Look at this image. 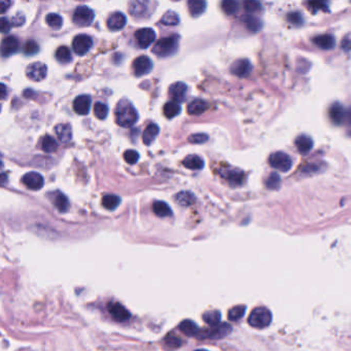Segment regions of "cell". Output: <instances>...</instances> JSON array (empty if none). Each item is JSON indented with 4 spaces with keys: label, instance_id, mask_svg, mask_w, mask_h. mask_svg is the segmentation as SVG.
<instances>
[{
    "label": "cell",
    "instance_id": "6da1fadb",
    "mask_svg": "<svg viewBox=\"0 0 351 351\" xmlns=\"http://www.w3.org/2000/svg\"><path fill=\"white\" fill-rule=\"evenodd\" d=\"M114 114L116 123L124 128H130L138 121L137 111L127 99H122L118 103Z\"/></svg>",
    "mask_w": 351,
    "mask_h": 351
},
{
    "label": "cell",
    "instance_id": "7a4b0ae2",
    "mask_svg": "<svg viewBox=\"0 0 351 351\" xmlns=\"http://www.w3.org/2000/svg\"><path fill=\"white\" fill-rule=\"evenodd\" d=\"M179 46V37L178 35H171V37L159 39L152 48V53L155 55L166 58L172 56L178 50Z\"/></svg>",
    "mask_w": 351,
    "mask_h": 351
},
{
    "label": "cell",
    "instance_id": "3957f363",
    "mask_svg": "<svg viewBox=\"0 0 351 351\" xmlns=\"http://www.w3.org/2000/svg\"><path fill=\"white\" fill-rule=\"evenodd\" d=\"M272 321V313L265 307H258L253 310L248 317L249 325L256 329H265Z\"/></svg>",
    "mask_w": 351,
    "mask_h": 351
},
{
    "label": "cell",
    "instance_id": "277c9868",
    "mask_svg": "<svg viewBox=\"0 0 351 351\" xmlns=\"http://www.w3.org/2000/svg\"><path fill=\"white\" fill-rule=\"evenodd\" d=\"M232 332V327L228 323H219L217 326H211L207 329L200 330L199 334L197 335V338L199 339H212L218 340L227 337Z\"/></svg>",
    "mask_w": 351,
    "mask_h": 351
},
{
    "label": "cell",
    "instance_id": "5b68a950",
    "mask_svg": "<svg viewBox=\"0 0 351 351\" xmlns=\"http://www.w3.org/2000/svg\"><path fill=\"white\" fill-rule=\"evenodd\" d=\"M269 164L276 170L287 172L292 169L293 161L291 157L283 151H276L269 157Z\"/></svg>",
    "mask_w": 351,
    "mask_h": 351
},
{
    "label": "cell",
    "instance_id": "8992f818",
    "mask_svg": "<svg viewBox=\"0 0 351 351\" xmlns=\"http://www.w3.org/2000/svg\"><path fill=\"white\" fill-rule=\"evenodd\" d=\"M94 18L95 14L92 8H90L87 5H79L75 8L73 20L74 23H75L77 26L86 27L92 24Z\"/></svg>",
    "mask_w": 351,
    "mask_h": 351
},
{
    "label": "cell",
    "instance_id": "52a82bcc",
    "mask_svg": "<svg viewBox=\"0 0 351 351\" xmlns=\"http://www.w3.org/2000/svg\"><path fill=\"white\" fill-rule=\"evenodd\" d=\"M48 74V68L44 63L34 62L28 65L26 69V75L33 82H41Z\"/></svg>",
    "mask_w": 351,
    "mask_h": 351
},
{
    "label": "cell",
    "instance_id": "ba28073f",
    "mask_svg": "<svg viewBox=\"0 0 351 351\" xmlns=\"http://www.w3.org/2000/svg\"><path fill=\"white\" fill-rule=\"evenodd\" d=\"M93 46L92 38L87 34H78L74 38L73 49L78 56H84Z\"/></svg>",
    "mask_w": 351,
    "mask_h": 351
},
{
    "label": "cell",
    "instance_id": "9c48e42d",
    "mask_svg": "<svg viewBox=\"0 0 351 351\" xmlns=\"http://www.w3.org/2000/svg\"><path fill=\"white\" fill-rule=\"evenodd\" d=\"M132 69L136 76L147 75L152 69V62L148 56H139L133 61Z\"/></svg>",
    "mask_w": 351,
    "mask_h": 351
},
{
    "label": "cell",
    "instance_id": "30bf717a",
    "mask_svg": "<svg viewBox=\"0 0 351 351\" xmlns=\"http://www.w3.org/2000/svg\"><path fill=\"white\" fill-rule=\"evenodd\" d=\"M135 38L140 48L147 49L156 40V32L151 28H142L135 33Z\"/></svg>",
    "mask_w": 351,
    "mask_h": 351
},
{
    "label": "cell",
    "instance_id": "8fae6325",
    "mask_svg": "<svg viewBox=\"0 0 351 351\" xmlns=\"http://www.w3.org/2000/svg\"><path fill=\"white\" fill-rule=\"evenodd\" d=\"M23 185L32 191H38L44 185L43 177L37 172H28L22 177Z\"/></svg>",
    "mask_w": 351,
    "mask_h": 351
},
{
    "label": "cell",
    "instance_id": "7c38bea8",
    "mask_svg": "<svg viewBox=\"0 0 351 351\" xmlns=\"http://www.w3.org/2000/svg\"><path fill=\"white\" fill-rule=\"evenodd\" d=\"M253 70V65L247 59L236 60L231 65V73L238 77H246Z\"/></svg>",
    "mask_w": 351,
    "mask_h": 351
},
{
    "label": "cell",
    "instance_id": "4fadbf2b",
    "mask_svg": "<svg viewBox=\"0 0 351 351\" xmlns=\"http://www.w3.org/2000/svg\"><path fill=\"white\" fill-rule=\"evenodd\" d=\"M92 98L89 95H79L74 101V111L79 115H87L91 110Z\"/></svg>",
    "mask_w": 351,
    "mask_h": 351
},
{
    "label": "cell",
    "instance_id": "5bb4252c",
    "mask_svg": "<svg viewBox=\"0 0 351 351\" xmlns=\"http://www.w3.org/2000/svg\"><path fill=\"white\" fill-rule=\"evenodd\" d=\"M49 197H50V200L54 204V206H55L60 212L64 213L69 210V207H70L69 200H68V198L62 192H60V191L52 192V193H50Z\"/></svg>",
    "mask_w": 351,
    "mask_h": 351
},
{
    "label": "cell",
    "instance_id": "9a60e30c",
    "mask_svg": "<svg viewBox=\"0 0 351 351\" xmlns=\"http://www.w3.org/2000/svg\"><path fill=\"white\" fill-rule=\"evenodd\" d=\"M346 113H347V111L344 110L343 105L338 102L332 104L329 110L330 119L335 125H342L343 123H345L346 122Z\"/></svg>",
    "mask_w": 351,
    "mask_h": 351
},
{
    "label": "cell",
    "instance_id": "2e32d148",
    "mask_svg": "<svg viewBox=\"0 0 351 351\" xmlns=\"http://www.w3.org/2000/svg\"><path fill=\"white\" fill-rule=\"evenodd\" d=\"M19 39L15 37H7L2 39L1 42V56L10 57L19 51Z\"/></svg>",
    "mask_w": 351,
    "mask_h": 351
},
{
    "label": "cell",
    "instance_id": "e0dca14e",
    "mask_svg": "<svg viewBox=\"0 0 351 351\" xmlns=\"http://www.w3.org/2000/svg\"><path fill=\"white\" fill-rule=\"evenodd\" d=\"M109 311L111 313V315L112 316V318L119 322H123V321H127L130 319L131 314L130 312L126 309L124 306L120 303H112L110 305L109 307Z\"/></svg>",
    "mask_w": 351,
    "mask_h": 351
},
{
    "label": "cell",
    "instance_id": "ac0fdd59",
    "mask_svg": "<svg viewBox=\"0 0 351 351\" xmlns=\"http://www.w3.org/2000/svg\"><path fill=\"white\" fill-rule=\"evenodd\" d=\"M187 93V86L185 83L177 82L171 85L169 88V95L173 99V101L181 103L185 101Z\"/></svg>",
    "mask_w": 351,
    "mask_h": 351
},
{
    "label": "cell",
    "instance_id": "d6986e66",
    "mask_svg": "<svg viewBox=\"0 0 351 351\" xmlns=\"http://www.w3.org/2000/svg\"><path fill=\"white\" fill-rule=\"evenodd\" d=\"M126 23H127V18L121 12H115L111 15L107 20V27L111 31H120L122 30Z\"/></svg>",
    "mask_w": 351,
    "mask_h": 351
},
{
    "label": "cell",
    "instance_id": "ffe728a7",
    "mask_svg": "<svg viewBox=\"0 0 351 351\" xmlns=\"http://www.w3.org/2000/svg\"><path fill=\"white\" fill-rule=\"evenodd\" d=\"M315 46L322 50H332L335 47V38L331 34H321L317 35L312 39Z\"/></svg>",
    "mask_w": 351,
    "mask_h": 351
},
{
    "label": "cell",
    "instance_id": "44dd1931",
    "mask_svg": "<svg viewBox=\"0 0 351 351\" xmlns=\"http://www.w3.org/2000/svg\"><path fill=\"white\" fill-rule=\"evenodd\" d=\"M55 132L62 143L69 142L73 138V129L69 124H58L55 127Z\"/></svg>",
    "mask_w": 351,
    "mask_h": 351
},
{
    "label": "cell",
    "instance_id": "7402d4cb",
    "mask_svg": "<svg viewBox=\"0 0 351 351\" xmlns=\"http://www.w3.org/2000/svg\"><path fill=\"white\" fill-rule=\"evenodd\" d=\"M295 145L300 154L306 155L313 148V140L307 135H301V136L296 137Z\"/></svg>",
    "mask_w": 351,
    "mask_h": 351
},
{
    "label": "cell",
    "instance_id": "603a6c76",
    "mask_svg": "<svg viewBox=\"0 0 351 351\" xmlns=\"http://www.w3.org/2000/svg\"><path fill=\"white\" fill-rule=\"evenodd\" d=\"M160 128L156 124H149L142 134V141L146 146H150L159 135Z\"/></svg>",
    "mask_w": 351,
    "mask_h": 351
},
{
    "label": "cell",
    "instance_id": "cb8c5ba5",
    "mask_svg": "<svg viewBox=\"0 0 351 351\" xmlns=\"http://www.w3.org/2000/svg\"><path fill=\"white\" fill-rule=\"evenodd\" d=\"M152 211L159 218H169L172 217V210L170 206L163 201H156L152 204Z\"/></svg>",
    "mask_w": 351,
    "mask_h": 351
},
{
    "label": "cell",
    "instance_id": "d4e9b609",
    "mask_svg": "<svg viewBox=\"0 0 351 351\" xmlns=\"http://www.w3.org/2000/svg\"><path fill=\"white\" fill-rule=\"evenodd\" d=\"M179 330H181L185 336L190 337H197V335L199 334L200 332V329L198 328L196 323L190 319H185L179 323Z\"/></svg>",
    "mask_w": 351,
    "mask_h": 351
},
{
    "label": "cell",
    "instance_id": "484cf974",
    "mask_svg": "<svg viewBox=\"0 0 351 351\" xmlns=\"http://www.w3.org/2000/svg\"><path fill=\"white\" fill-rule=\"evenodd\" d=\"M208 109L207 103L202 99H195L187 105V112L192 115H200Z\"/></svg>",
    "mask_w": 351,
    "mask_h": 351
},
{
    "label": "cell",
    "instance_id": "4316f807",
    "mask_svg": "<svg viewBox=\"0 0 351 351\" xmlns=\"http://www.w3.org/2000/svg\"><path fill=\"white\" fill-rule=\"evenodd\" d=\"M183 164L185 168L191 170H201L204 167V161L197 155H190L184 159Z\"/></svg>",
    "mask_w": 351,
    "mask_h": 351
},
{
    "label": "cell",
    "instance_id": "83f0119b",
    "mask_svg": "<svg viewBox=\"0 0 351 351\" xmlns=\"http://www.w3.org/2000/svg\"><path fill=\"white\" fill-rule=\"evenodd\" d=\"M242 21H243V23H244L246 28L251 32H258L262 29V27H263V22L260 21V19H259V18H257L253 15L244 16L243 17Z\"/></svg>",
    "mask_w": 351,
    "mask_h": 351
},
{
    "label": "cell",
    "instance_id": "f1b7e54d",
    "mask_svg": "<svg viewBox=\"0 0 351 351\" xmlns=\"http://www.w3.org/2000/svg\"><path fill=\"white\" fill-rule=\"evenodd\" d=\"M148 4L147 1H132L129 4V12L135 17H142L148 14Z\"/></svg>",
    "mask_w": 351,
    "mask_h": 351
},
{
    "label": "cell",
    "instance_id": "f546056e",
    "mask_svg": "<svg viewBox=\"0 0 351 351\" xmlns=\"http://www.w3.org/2000/svg\"><path fill=\"white\" fill-rule=\"evenodd\" d=\"M188 5V12L193 17H199L201 16L206 10V2L201 1V0H191L187 2Z\"/></svg>",
    "mask_w": 351,
    "mask_h": 351
},
{
    "label": "cell",
    "instance_id": "4dcf8cb0",
    "mask_svg": "<svg viewBox=\"0 0 351 351\" xmlns=\"http://www.w3.org/2000/svg\"><path fill=\"white\" fill-rule=\"evenodd\" d=\"M121 204V198L116 195H105L102 198V205L105 209L107 210H114L119 207Z\"/></svg>",
    "mask_w": 351,
    "mask_h": 351
},
{
    "label": "cell",
    "instance_id": "1f68e13d",
    "mask_svg": "<svg viewBox=\"0 0 351 351\" xmlns=\"http://www.w3.org/2000/svg\"><path fill=\"white\" fill-rule=\"evenodd\" d=\"M195 196L193 193L187 192V191H184V192H179L176 196H175V202L184 207H187L191 206L192 204H194L195 202Z\"/></svg>",
    "mask_w": 351,
    "mask_h": 351
},
{
    "label": "cell",
    "instance_id": "d6a6232c",
    "mask_svg": "<svg viewBox=\"0 0 351 351\" xmlns=\"http://www.w3.org/2000/svg\"><path fill=\"white\" fill-rule=\"evenodd\" d=\"M182 111V107L175 101H169L164 105L163 112L168 119H173Z\"/></svg>",
    "mask_w": 351,
    "mask_h": 351
},
{
    "label": "cell",
    "instance_id": "836d02e7",
    "mask_svg": "<svg viewBox=\"0 0 351 351\" xmlns=\"http://www.w3.org/2000/svg\"><path fill=\"white\" fill-rule=\"evenodd\" d=\"M55 57L58 62L61 64H68L71 61H73V55H71V52L67 47H59L55 53Z\"/></svg>",
    "mask_w": 351,
    "mask_h": 351
},
{
    "label": "cell",
    "instance_id": "e575fe53",
    "mask_svg": "<svg viewBox=\"0 0 351 351\" xmlns=\"http://www.w3.org/2000/svg\"><path fill=\"white\" fill-rule=\"evenodd\" d=\"M203 320L207 325H209V327L217 326L221 323V312L218 310L207 311L203 314Z\"/></svg>",
    "mask_w": 351,
    "mask_h": 351
},
{
    "label": "cell",
    "instance_id": "d590c367",
    "mask_svg": "<svg viewBox=\"0 0 351 351\" xmlns=\"http://www.w3.org/2000/svg\"><path fill=\"white\" fill-rule=\"evenodd\" d=\"M41 148L44 152L51 154V152L57 150L58 143L52 136H50V135H46V136L41 139Z\"/></svg>",
    "mask_w": 351,
    "mask_h": 351
},
{
    "label": "cell",
    "instance_id": "8d00e7d4",
    "mask_svg": "<svg viewBox=\"0 0 351 351\" xmlns=\"http://www.w3.org/2000/svg\"><path fill=\"white\" fill-rule=\"evenodd\" d=\"M46 23L50 27V28L54 30H59L63 25V19L62 17L58 14H49L46 17Z\"/></svg>",
    "mask_w": 351,
    "mask_h": 351
},
{
    "label": "cell",
    "instance_id": "74e56055",
    "mask_svg": "<svg viewBox=\"0 0 351 351\" xmlns=\"http://www.w3.org/2000/svg\"><path fill=\"white\" fill-rule=\"evenodd\" d=\"M179 22H181L179 16L173 11H168L167 13H165L160 21L161 24L165 26H176L179 24Z\"/></svg>",
    "mask_w": 351,
    "mask_h": 351
},
{
    "label": "cell",
    "instance_id": "f35d334b",
    "mask_svg": "<svg viewBox=\"0 0 351 351\" xmlns=\"http://www.w3.org/2000/svg\"><path fill=\"white\" fill-rule=\"evenodd\" d=\"M244 313H245V306L238 305V306H235V307L230 309V311L228 313V317L232 321H237L243 317Z\"/></svg>",
    "mask_w": 351,
    "mask_h": 351
},
{
    "label": "cell",
    "instance_id": "ab89813d",
    "mask_svg": "<svg viewBox=\"0 0 351 351\" xmlns=\"http://www.w3.org/2000/svg\"><path fill=\"white\" fill-rule=\"evenodd\" d=\"M222 11L227 15H235L239 11V3L237 1H234V0H224L222 3Z\"/></svg>",
    "mask_w": 351,
    "mask_h": 351
},
{
    "label": "cell",
    "instance_id": "60d3db41",
    "mask_svg": "<svg viewBox=\"0 0 351 351\" xmlns=\"http://www.w3.org/2000/svg\"><path fill=\"white\" fill-rule=\"evenodd\" d=\"M94 114L97 119L104 120L109 114V107L102 102H97L94 105Z\"/></svg>",
    "mask_w": 351,
    "mask_h": 351
},
{
    "label": "cell",
    "instance_id": "b9f144b4",
    "mask_svg": "<svg viewBox=\"0 0 351 351\" xmlns=\"http://www.w3.org/2000/svg\"><path fill=\"white\" fill-rule=\"evenodd\" d=\"M228 181L234 185H240L243 182V172L237 170L229 171L227 175Z\"/></svg>",
    "mask_w": 351,
    "mask_h": 351
},
{
    "label": "cell",
    "instance_id": "7bdbcfd3",
    "mask_svg": "<svg viewBox=\"0 0 351 351\" xmlns=\"http://www.w3.org/2000/svg\"><path fill=\"white\" fill-rule=\"evenodd\" d=\"M39 52V46L37 41L28 40L24 47V53L27 56H34Z\"/></svg>",
    "mask_w": 351,
    "mask_h": 351
},
{
    "label": "cell",
    "instance_id": "ee69618b",
    "mask_svg": "<svg viewBox=\"0 0 351 351\" xmlns=\"http://www.w3.org/2000/svg\"><path fill=\"white\" fill-rule=\"evenodd\" d=\"M243 5H244V10L249 15L259 13L260 10H262V4H260L259 1H253V0L245 1L244 3H243Z\"/></svg>",
    "mask_w": 351,
    "mask_h": 351
},
{
    "label": "cell",
    "instance_id": "f6af8a7d",
    "mask_svg": "<svg viewBox=\"0 0 351 351\" xmlns=\"http://www.w3.org/2000/svg\"><path fill=\"white\" fill-rule=\"evenodd\" d=\"M139 157L140 156H139L138 152L136 150H134V149L126 150L125 154H124V160L130 165L136 164L138 162V160H139Z\"/></svg>",
    "mask_w": 351,
    "mask_h": 351
},
{
    "label": "cell",
    "instance_id": "bcb514c9",
    "mask_svg": "<svg viewBox=\"0 0 351 351\" xmlns=\"http://www.w3.org/2000/svg\"><path fill=\"white\" fill-rule=\"evenodd\" d=\"M280 183H281L280 176H279L277 173H272L271 175H270V176L268 177L266 185H267L269 188H272V190H276V188H278V186L280 185Z\"/></svg>",
    "mask_w": 351,
    "mask_h": 351
},
{
    "label": "cell",
    "instance_id": "7dc6e473",
    "mask_svg": "<svg viewBox=\"0 0 351 351\" xmlns=\"http://www.w3.org/2000/svg\"><path fill=\"white\" fill-rule=\"evenodd\" d=\"M207 140H208V136L203 133L193 134L188 137V142L193 143V145H202V143H205Z\"/></svg>",
    "mask_w": 351,
    "mask_h": 351
},
{
    "label": "cell",
    "instance_id": "c3c4849f",
    "mask_svg": "<svg viewBox=\"0 0 351 351\" xmlns=\"http://www.w3.org/2000/svg\"><path fill=\"white\" fill-rule=\"evenodd\" d=\"M165 342H166V344L170 348H173V349H175V348H177V347H179L182 345V340L179 339L178 337L172 336V335L167 336V338L165 339Z\"/></svg>",
    "mask_w": 351,
    "mask_h": 351
},
{
    "label": "cell",
    "instance_id": "681fc988",
    "mask_svg": "<svg viewBox=\"0 0 351 351\" xmlns=\"http://www.w3.org/2000/svg\"><path fill=\"white\" fill-rule=\"evenodd\" d=\"M287 20H289L292 24L299 25L302 23V16L299 13H291L287 16Z\"/></svg>",
    "mask_w": 351,
    "mask_h": 351
},
{
    "label": "cell",
    "instance_id": "f907efd6",
    "mask_svg": "<svg viewBox=\"0 0 351 351\" xmlns=\"http://www.w3.org/2000/svg\"><path fill=\"white\" fill-rule=\"evenodd\" d=\"M24 23H25V16L22 13H18L12 19V24L14 26H22Z\"/></svg>",
    "mask_w": 351,
    "mask_h": 351
},
{
    "label": "cell",
    "instance_id": "816d5d0a",
    "mask_svg": "<svg viewBox=\"0 0 351 351\" xmlns=\"http://www.w3.org/2000/svg\"><path fill=\"white\" fill-rule=\"evenodd\" d=\"M0 23H1V27H0V29H1V32H2V33H7L8 31L11 30L12 24H11L10 21H8V20L6 19V18L2 17V18H1V22H0Z\"/></svg>",
    "mask_w": 351,
    "mask_h": 351
},
{
    "label": "cell",
    "instance_id": "f5cc1de1",
    "mask_svg": "<svg viewBox=\"0 0 351 351\" xmlns=\"http://www.w3.org/2000/svg\"><path fill=\"white\" fill-rule=\"evenodd\" d=\"M309 6L311 7V8H315V10H323V11H326L327 10V6H326V4L325 3H322V2H310L309 3Z\"/></svg>",
    "mask_w": 351,
    "mask_h": 351
},
{
    "label": "cell",
    "instance_id": "db71d44e",
    "mask_svg": "<svg viewBox=\"0 0 351 351\" xmlns=\"http://www.w3.org/2000/svg\"><path fill=\"white\" fill-rule=\"evenodd\" d=\"M342 48H343L346 52L350 51L351 50V40L348 38H345L343 40V42H342Z\"/></svg>",
    "mask_w": 351,
    "mask_h": 351
},
{
    "label": "cell",
    "instance_id": "11a10c76",
    "mask_svg": "<svg viewBox=\"0 0 351 351\" xmlns=\"http://www.w3.org/2000/svg\"><path fill=\"white\" fill-rule=\"evenodd\" d=\"M11 4H12V3L8 2V1H2V2H1V13H2V14L5 13L6 10H7V7L10 6Z\"/></svg>",
    "mask_w": 351,
    "mask_h": 351
},
{
    "label": "cell",
    "instance_id": "9f6ffc18",
    "mask_svg": "<svg viewBox=\"0 0 351 351\" xmlns=\"http://www.w3.org/2000/svg\"><path fill=\"white\" fill-rule=\"evenodd\" d=\"M0 87H1V95H0V97H1V99H2V100H3V99L5 98V96H6V87H5V85L4 84H1V85H0Z\"/></svg>",
    "mask_w": 351,
    "mask_h": 351
},
{
    "label": "cell",
    "instance_id": "6f0895ef",
    "mask_svg": "<svg viewBox=\"0 0 351 351\" xmlns=\"http://www.w3.org/2000/svg\"><path fill=\"white\" fill-rule=\"evenodd\" d=\"M345 123H348L351 125V109L347 111V113H346V122Z\"/></svg>",
    "mask_w": 351,
    "mask_h": 351
},
{
    "label": "cell",
    "instance_id": "680465c9",
    "mask_svg": "<svg viewBox=\"0 0 351 351\" xmlns=\"http://www.w3.org/2000/svg\"><path fill=\"white\" fill-rule=\"evenodd\" d=\"M195 351H208V350H206V349H197V350H195Z\"/></svg>",
    "mask_w": 351,
    "mask_h": 351
},
{
    "label": "cell",
    "instance_id": "91938a15",
    "mask_svg": "<svg viewBox=\"0 0 351 351\" xmlns=\"http://www.w3.org/2000/svg\"><path fill=\"white\" fill-rule=\"evenodd\" d=\"M349 135H350V136H351V131H349Z\"/></svg>",
    "mask_w": 351,
    "mask_h": 351
}]
</instances>
